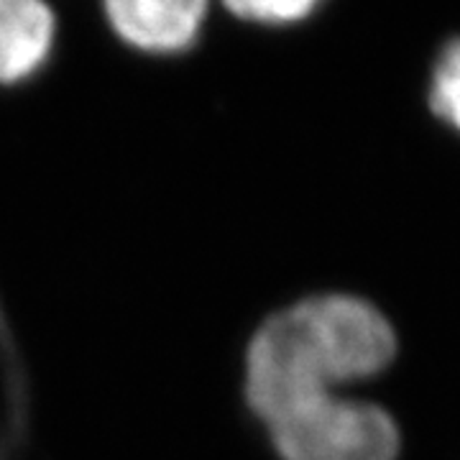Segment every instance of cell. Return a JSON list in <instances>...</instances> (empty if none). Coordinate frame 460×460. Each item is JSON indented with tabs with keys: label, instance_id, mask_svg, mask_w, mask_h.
Listing matches in <instances>:
<instances>
[{
	"label": "cell",
	"instance_id": "cell-1",
	"mask_svg": "<svg viewBox=\"0 0 460 460\" xmlns=\"http://www.w3.org/2000/svg\"><path fill=\"white\" fill-rule=\"evenodd\" d=\"M396 332L368 299L323 295L269 317L246 353V399L259 420L378 376Z\"/></svg>",
	"mask_w": 460,
	"mask_h": 460
},
{
	"label": "cell",
	"instance_id": "cell-2",
	"mask_svg": "<svg viewBox=\"0 0 460 460\" xmlns=\"http://www.w3.org/2000/svg\"><path fill=\"white\" fill-rule=\"evenodd\" d=\"M281 460H396L394 417L374 402L325 394L263 420Z\"/></svg>",
	"mask_w": 460,
	"mask_h": 460
},
{
	"label": "cell",
	"instance_id": "cell-3",
	"mask_svg": "<svg viewBox=\"0 0 460 460\" xmlns=\"http://www.w3.org/2000/svg\"><path fill=\"white\" fill-rule=\"evenodd\" d=\"M213 0H102L111 31L144 54H181L195 47Z\"/></svg>",
	"mask_w": 460,
	"mask_h": 460
},
{
	"label": "cell",
	"instance_id": "cell-4",
	"mask_svg": "<svg viewBox=\"0 0 460 460\" xmlns=\"http://www.w3.org/2000/svg\"><path fill=\"white\" fill-rule=\"evenodd\" d=\"M57 44L49 0H0V84L31 80Z\"/></svg>",
	"mask_w": 460,
	"mask_h": 460
},
{
	"label": "cell",
	"instance_id": "cell-5",
	"mask_svg": "<svg viewBox=\"0 0 460 460\" xmlns=\"http://www.w3.org/2000/svg\"><path fill=\"white\" fill-rule=\"evenodd\" d=\"M432 113L460 131V39L445 47L429 84Z\"/></svg>",
	"mask_w": 460,
	"mask_h": 460
},
{
	"label": "cell",
	"instance_id": "cell-6",
	"mask_svg": "<svg viewBox=\"0 0 460 460\" xmlns=\"http://www.w3.org/2000/svg\"><path fill=\"white\" fill-rule=\"evenodd\" d=\"M230 16L251 21V23H269L284 26L307 18L320 0H220Z\"/></svg>",
	"mask_w": 460,
	"mask_h": 460
}]
</instances>
